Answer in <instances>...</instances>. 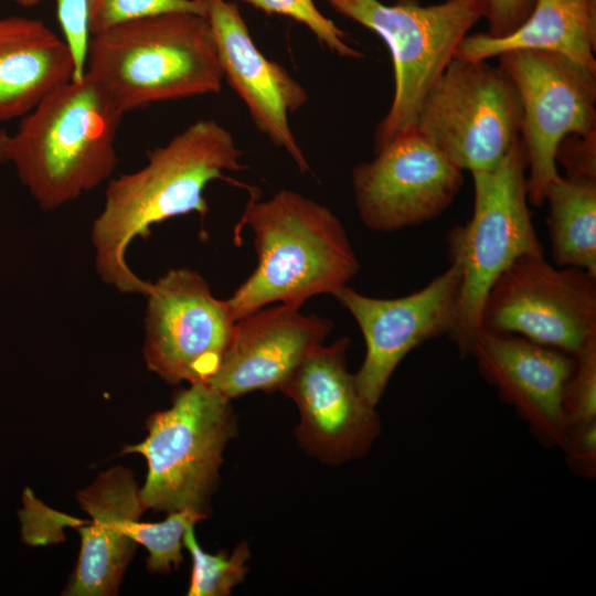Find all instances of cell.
Here are the masks:
<instances>
[{"mask_svg":"<svg viewBox=\"0 0 596 596\" xmlns=\"http://www.w3.org/2000/svg\"><path fill=\"white\" fill-rule=\"evenodd\" d=\"M145 317L143 358L171 384H206L219 371L236 320L195 270L171 269L152 283Z\"/></svg>","mask_w":596,"mask_h":596,"instance_id":"cell-11","label":"cell"},{"mask_svg":"<svg viewBox=\"0 0 596 596\" xmlns=\"http://www.w3.org/2000/svg\"><path fill=\"white\" fill-rule=\"evenodd\" d=\"M193 528L194 524H190L183 535V546L190 552L193 561L188 595H230L232 588L244 581L248 571L247 543H240L231 555L206 553L196 542Z\"/></svg>","mask_w":596,"mask_h":596,"instance_id":"cell-22","label":"cell"},{"mask_svg":"<svg viewBox=\"0 0 596 596\" xmlns=\"http://www.w3.org/2000/svg\"><path fill=\"white\" fill-rule=\"evenodd\" d=\"M468 356L480 374L511 405L545 446L561 448L564 439L563 395L575 356L524 337L480 327Z\"/></svg>","mask_w":596,"mask_h":596,"instance_id":"cell-16","label":"cell"},{"mask_svg":"<svg viewBox=\"0 0 596 596\" xmlns=\"http://www.w3.org/2000/svg\"><path fill=\"white\" fill-rule=\"evenodd\" d=\"M139 490L131 471L117 466L78 492V502L92 521L89 526L78 530L79 557L65 595L117 593L137 545L127 530L146 511Z\"/></svg>","mask_w":596,"mask_h":596,"instance_id":"cell-18","label":"cell"},{"mask_svg":"<svg viewBox=\"0 0 596 596\" xmlns=\"http://www.w3.org/2000/svg\"><path fill=\"white\" fill-rule=\"evenodd\" d=\"M337 13L376 33L387 45L394 71L391 106L376 127L374 150L414 128L427 92L455 57L468 31L482 18L477 0H324Z\"/></svg>","mask_w":596,"mask_h":596,"instance_id":"cell-6","label":"cell"},{"mask_svg":"<svg viewBox=\"0 0 596 596\" xmlns=\"http://www.w3.org/2000/svg\"><path fill=\"white\" fill-rule=\"evenodd\" d=\"M374 152L351 172L358 213L370 230L391 232L434 220L464 184L462 171L415 128Z\"/></svg>","mask_w":596,"mask_h":596,"instance_id":"cell-12","label":"cell"},{"mask_svg":"<svg viewBox=\"0 0 596 596\" xmlns=\"http://www.w3.org/2000/svg\"><path fill=\"white\" fill-rule=\"evenodd\" d=\"M555 162L565 168V177L596 180V131L564 137L557 147Z\"/></svg>","mask_w":596,"mask_h":596,"instance_id":"cell-28","label":"cell"},{"mask_svg":"<svg viewBox=\"0 0 596 596\" xmlns=\"http://www.w3.org/2000/svg\"><path fill=\"white\" fill-rule=\"evenodd\" d=\"M349 339L311 351L281 389L300 413L297 438L319 459L340 464L364 456L381 430L375 407L347 366Z\"/></svg>","mask_w":596,"mask_h":596,"instance_id":"cell-14","label":"cell"},{"mask_svg":"<svg viewBox=\"0 0 596 596\" xmlns=\"http://www.w3.org/2000/svg\"><path fill=\"white\" fill-rule=\"evenodd\" d=\"M251 193L238 228L253 231L257 266L226 299L236 321L275 302L300 309L316 295L333 296L359 273L348 234L330 209L287 189L264 201Z\"/></svg>","mask_w":596,"mask_h":596,"instance_id":"cell-2","label":"cell"},{"mask_svg":"<svg viewBox=\"0 0 596 596\" xmlns=\"http://www.w3.org/2000/svg\"><path fill=\"white\" fill-rule=\"evenodd\" d=\"M514 50L556 53L596 73V0H535L514 31L467 35L455 56L488 60Z\"/></svg>","mask_w":596,"mask_h":596,"instance_id":"cell-20","label":"cell"},{"mask_svg":"<svg viewBox=\"0 0 596 596\" xmlns=\"http://www.w3.org/2000/svg\"><path fill=\"white\" fill-rule=\"evenodd\" d=\"M544 202L554 264L596 276V180L557 174Z\"/></svg>","mask_w":596,"mask_h":596,"instance_id":"cell-21","label":"cell"},{"mask_svg":"<svg viewBox=\"0 0 596 596\" xmlns=\"http://www.w3.org/2000/svg\"><path fill=\"white\" fill-rule=\"evenodd\" d=\"M235 428L231 400L203 383L179 391L169 408L152 414L148 436L123 451L146 458L148 473L139 490L145 509L206 513Z\"/></svg>","mask_w":596,"mask_h":596,"instance_id":"cell-7","label":"cell"},{"mask_svg":"<svg viewBox=\"0 0 596 596\" xmlns=\"http://www.w3.org/2000/svg\"><path fill=\"white\" fill-rule=\"evenodd\" d=\"M56 13L74 61V78L79 79L86 72L91 40L87 0H56Z\"/></svg>","mask_w":596,"mask_h":596,"instance_id":"cell-27","label":"cell"},{"mask_svg":"<svg viewBox=\"0 0 596 596\" xmlns=\"http://www.w3.org/2000/svg\"><path fill=\"white\" fill-rule=\"evenodd\" d=\"M10 135L0 129V164L9 161Z\"/></svg>","mask_w":596,"mask_h":596,"instance_id":"cell-31","label":"cell"},{"mask_svg":"<svg viewBox=\"0 0 596 596\" xmlns=\"http://www.w3.org/2000/svg\"><path fill=\"white\" fill-rule=\"evenodd\" d=\"M575 359L563 395L564 436L573 429L596 424V337Z\"/></svg>","mask_w":596,"mask_h":596,"instance_id":"cell-24","label":"cell"},{"mask_svg":"<svg viewBox=\"0 0 596 596\" xmlns=\"http://www.w3.org/2000/svg\"><path fill=\"white\" fill-rule=\"evenodd\" d=\"M124 113L219 94L224 79L206 19L172 12L91 35L86 72Z\"/></svg>","mask_w":596,"mask_h":596,"instance_id":"cell-4","label":"cell"},{"mask_svg":"<svg viewBox=\"0 0 596 596\" xmlns=\"http://www.w3.org/2000/svg\"><path fill=\"white\" fill-rule=\"evenodd\" d=\"M200 1L224 78L246 105L256 128L284 149L301 173H308L309 163L289 125V115L307 104V91L283 65L258 50L236 3Z\"/></svg>","mask_w":596,"mask_h":596,"instance_id":"cell-15","label":"cell"},{"mask_svg":"<svg viewBox=\"0 0 596 596\" xmlns=\"http://www.w3.org/2000/svg\"><path fill=\"white\" fill-rule=\"evenodd\" d=\"M528 157L519 137L492 170L473 172L471 219L447 236L450 264L461 275L458 319L451 338L467 356L480 328L490 287L515 259L543 254L529 207Z\"/></svg>","mask_w":596,"mask_h":596,"instance_id":"cell-5","label":"cell"},{"mask_svg":"<svg viewBox=\"0 0 596 596\" xmlns=\"http://www.w3.org/2000/svg\"><path fill=\"white\" fill-rule=\"evenodd\" d=\"M461 275L455 264L425 287L398 298H374L348 286L333 297L355 319L365 356L354 374L361 396L376 407L401 361L419 344L449 334L458 319Z\"/></svg>","mask_w":596,"mask_h":596,"instance_id":"cell-13","label":"cell"},{"mask_svg":"<svg viewBox=\"0 0 596 596\" xmlns=\"http://www.w3.org/2000/svg\"><path fill=\"white\" fill-rule=\"evenodd\" d=\"M521 104L505 72L455 56L427 92L414 128L451 163L494 169L520 137Z\"/></svg>","mask_w":596,"mask_h":596,"instance_id":"cell-8","label":"cell"},{"mask_svg":"<svg viewBox=\"0 0 596 596\" xmlns=\"http://www.w3.org/2000/svg\"><path fill=\"white\" fill-rule=\"evenodd\" d=\"M19 6L30 8L39 4L43 0H14Z\"/></svg>","mask_w":596,"mask_h":596,"instance_id":"cell-32","label":"cell"},{"mask_svg":"<svg viewBox=\"0 0 596 596\" xmlns=\"http://www.w3.org/2000/svg\"><path fill=\"white\" fill-rule=\"evenodd\" d=\"M498 58L519 95L528 199L540 206L558 174L555 153L560 142L568 135L596 131V73L544 51L514 50Z\"/></svg>","mask_w":596,"mask_h":596,"instance_id":"cell-10","label":"cell"},{"mask_svg":"<svg viewBox=\"0 0 596 596\" xmlns=\"http://www.w3.org/2000/svg\"><path fill=\"white\" fill-rule=\"evenodd\" d=\"M207 514L193 509L169 512L166 520L158 523L134 521L128 528L129 536L147 549V567L150 572L167 574L172 565L182 562L183 535L190 524H195Z\"/></svg>","mask_w":596,"mask_h":596,"instance_id":"cell-23","label":"cell"},{"mask_svg":"<svg viewBox=\"0 0 596 596\" xmlns=\"http://www.w3.org/2000/svg\"><path fill=\"white\" fill-rule=\"evenodd\" d=\"M489 24L487 34L503 36L514 31L530 14L535 0H477Z\"/></svg>","mask_w":596,"mask_h":596,"instance_id":"cell-29","label":"cell"},{"mask_svg":"<svg viewBox=\"0 0 596 596\" xmlns=\"http://www.w3.org/2000/svg\"><path fill=\"white\" fill-rule=\"evenodd\" d=\"M242 156L228 129L214 119H200L149 150L141 169L110 180L91 235L100 279L120 292L147 296L152 283L129 268L128 245L137 236L147 238L151 225L166 220L193 212L204 217L205 187L230 180L225 171L246 169Z\"/></svg>","mask_w":596,"mask_h":596,"instance_id":"cell-1","label":"cell"},{"mask_svg":"<svg viewBox=\"0 0 596 596\" xmlns=\"http://www.w3.org/2000/svg\"><path fill=\"white\" fill-rule=\"evenodd\" d=\"M570 468L578 476H596V424L567 432L561 447Z\"/></svg>","mask_w":596,"mask_h":596,"instance_id":"cell-30","label":"cell"},{"mask_svg":"<svg viewBox=\"0 0 596 596\" xmlns=\"http://www.w3.org/2000/svg\"><path fill=\"white\" fill-rule=\"evenodd\" d=\"M124 115L85 73L23 116L10 136L9 161L43 210L57 209L110 177Z\"/></svg>","mask_w":596,"mask_h":596,"instance_id":"cell-3","label":"cell"},{"mask_svg":"<svg viewBox=\"0 0 596 596\" xmlns=\"http://www.w3.org/2000/svg\"><path fill=\"white\" fill-rule=\"evenodd\" d=\"M91 35L116 24L172 12L204 17L200 0H87Z\"/></svg>","mask_w":596,"mask_h":596,"instance_id":"cell-25","label":"cell"},{"mask_svg":"<svg viewBox=\"0 0 596 596\" xmlns=\"http://www.w3.org/2000/svg\"><path fill=\"white\" fill-rule=\"evenodd\" d=\"M480 327L576 356L596 337V276L523 255L490 287Z\"/></svg>","mask_w":596,"mask_h":596,"instance_id":"cell-9","label":"cell"},{"mask_svg":"<svg viewBox=\"0 0 596 596\" xmlns=\"http://www.w3.org/2000/svg\"><path fill=\"white\" fill-rule=\"evenodd\" d=\"M266 14L288 17L306 25L330 52L341 57L361 58L363 54L345 42V33L316 7L313 0H243Z\"/></svg>","mask_w":596,"mask_h":596,"instance_id":"cell-26","label":"cell"},{"mask_svg":"<svg viewBox=\"0 0 596 596\" xmlns=\"http://www.w3.org/2000/svg\"><path fill=\"white\" fill-rule=\"evenodd\" d=\"M74 73L64 39L42 20L0 18V120L25 116Z\"/></svg>","mask_w":596,"mask_h":596,"instance_id":"cell-19","label":"cell"},{"mask_svg":"<svg viewBox=\"0 0 596 596\" xmlns=\"http://www.w3.org/2000/svg\"><path fill=\"white\" fill-rule=\"evenodd\" d=\"M331 329L328 318L304 315L292 306L257 309L236 321L224 360L206 384L230 400L281 391Z\"/></svg>","mask_w":596,"mask_h":596,"instance_id":"cell-17","label":"cell"}]
</instances>
